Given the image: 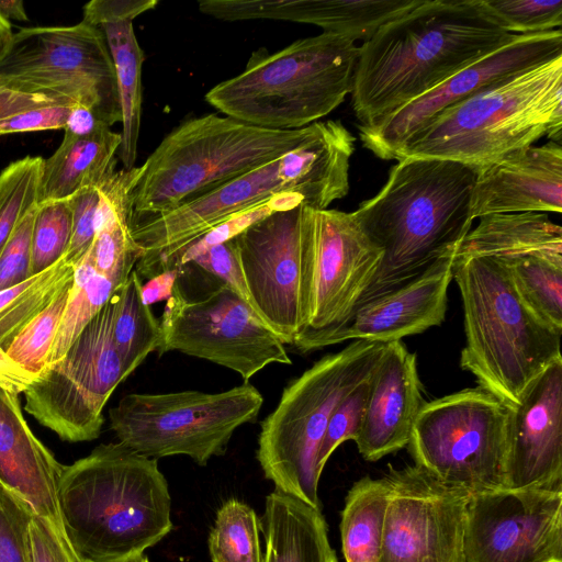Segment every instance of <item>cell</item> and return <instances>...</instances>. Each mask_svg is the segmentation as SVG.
Masks as SVG:
<instances>
[{"label": "cell", "mask_w": 562, "mask_h": 562, "mask_svg": "<svg viewBox=\"0 0 562 562\" xmlns=\"http://www.w3.org/2000/svg\"><path fill=\"white\" fill-rule=\"evenodd\" d=\"M517 37L476 0H423L359 46L351 106L372 126Z\"/></svg>", "instance_id": "cell-1"}, {"label": "cell", "mask_w": 562, "mask_h": 562, "mask_svg": "<svg viewBox=\"0 0 562 562\" xmlns=\"http://www.w3.org/2000/svg\"><path fill=\"white\" fill-rule=\"evenodd\" d=\"M477 172L462 162L425 157H404L392 166L381 190L352 212L383 251L356 307L456 256L474 221L471 202Z\"/></svg>", "instance_id": "cell-2"}, {"label": "cell", "mask_w": 562, "mask_h": 562, "mask_svg": "<svg viewBox=\"0 0 562 562\" xmlns=\"http://www.w3.org/2000/svg\"><path fill=\"white\" fill-rule=\"evenodd\" d=\"M356 137L339 120L319 121L316 133L292 151L179 207L132 226L143 250L140 277L176 268L180 254L229 216L271 196L295 193L305 206L325 210L349 191Z\"/></svg>", "instance_id": "cell-3"}, {"label": "cell", "mask_w": 562, "mask_h": 562, "mask_svg": "<svg viewBox=\"0 0 562 562\" xmlns=\"http://www.w3.org/2000/svg\"><path fill=\"white\" fill-rule=\"evenodd\" d=\"M66 533L86 562L144 554L172 529L168 482L156 459L101 443L64 465L57 490Z\"/></svg>", "instance_id": "cell-4"}, {"label": "cell", "mask_w": 562, "mask_h": 562, "mask_svg": "<svg viewBox=\"0 0 562 562\" xmlns=\"http://www.w3.org/2000/svg\"><path fill=\"white\" fill-rule=\"evenodd\" d=\"M452 279L463 306L461 368L508 407L518 405L537 376L562 359V329L529 308L495 258L454 257Z\"/></svg>", "instance_id": "cell-5"}, {"label": "cell", "mask_w": 562, "mask_h": 562, "mask_svg": "<svg viewBox=\"0 0 562 562\" xmlns=\"http://www.w3.org/2000/svg\"><path fill=\"white\" fill-rule=\"evenodd\" d=\"M561 131L562 55L501 79L445 109L395 160L438 158L481 169L543 136L560 143Z\"/></svg>", "instance_id": "cell-6"}, {"label": "cell", "mask_w": 562, "mask_h": 562, "mask_svg": "<svg viewBox=\"0 0 562 562\" xmlns=\"http://www.w3.org/2000/svg\"><path fill=\"white\" fill-rule=\"evenodd\" d=\"M318 126L319 121L299 130H269L217 114L180 123L140 166L132 193V226L278 159L310 139Z\"/></svg>", "instance_id": "cell-7"}, {"label": "cell", "mask_w": 562, "mask_h": 562, "mask_svg": "<svg viewBox=\"0 0 562 562\" xmlns=\"http://www.w3.org/2000/svg\"><path fill=\"white\" fill-rule=\"evenodd\" d=\"M356 42L331 33L300 38L273 53L254 52L245 69L214 86L205 101L235 120L299 130L337 109L351 92Z\"/></svg>", "instance_id": "cell-8"}, {"label": "cell", "mask_w": 562, "mask_h": 562, "mask_svg": "<svg viewBox=\"0 0 562 562\" xmlns=\"http://www.w3.org/2000/svg\"><path fill=\"white\" fill-rule=\"evenodd\" d=\"M385 346L352 340L284 387L261 422L256 453L276 490L321 508L317 456L327 424L339 402L373 372Z\"/></svg>", "instance_id": "cell-9"}, {"label": "cell", "mask_w": 562, "mask_h": 562, "mask_svg": "<svg viewBox=\"0 0 562 562\" xmlns=\"http://www.w3.org/2000/svg\"><path fill=\"white\" fill-rule=\"evenodd\" d=\"M263 404L249 382L218 393H131L110 408L119 442L151 459L188 456L200 465L223 456L236 429L254 422Z\"/></svg>", "instance_id": "cell-10"}, {"label": "cell", "mask_w": 562, "mask_h": 562, "mask_svg": "<svg viewBox=\"0 0 562 562\" xmlns=\"http://www.w3.org/2000/svg\"><path fill=\"white\" fill-rule=\"evenodd\" d=\"M0 88L88 106L109 127L122 122L115 71L104 34L83 21L13 33L0 59Z\"/></svg>", "instance_id": "cell-11"}, {"label": "cell", "mask_w": 562, "mask_h": 562, "mask_svg": "<svg viewBox=\"0 0 562 562\" xmlns=\"http://www.w3.org/2000/svg\"><path fill=\"white\" fill-rule=\"evenodd\" d=\"M509 414L480 386L424 403L407 446L415 465L471 494L503 488Z\"/></svg>", "instance_id": "cell-12"}, {"label": "cell", "mask_w": 562, "mask_h": 562, "mask_svg": "<svg viewBox=\"0 0 562 562\" xmlns=\"http://www.w3.org/2000/svg\"><path fill=\"white\" fill-rule=\"evenodd\" d=\"M112 323L111 297L63 358L47 366L23 393L26 412L61 440L97 439L106 402L130 375L113 342Z\"/></svg>", "instance_id": "cell-13"}, {"label": "cell", "mask_w": 562, "mask_h": 562, "mask_svg": "<svg viewBox=\"0 0 562 562\" xmlns=\"http://www.w3.org/2000/svg\"><path fill=\"white\" fill-rule=\"evenodd\" d=\"M159 326V356L180 351L233 370L245 382L271 363H292L282 340L220 280L198 297L186 296L177 280Z\"/></svg>", "instance_id": "cell-14"}, {"label": "cell", "mask_w": 562, "mask_h": 562, "mask_svg": "<svg viewBox=\"0 0 562 562\" xmlns=\"http://www.w3.org/2000/svg\"><path fill=\"white\" fill-rule=\"evenodd\" d=\"M308 258L307 327L292 346L301 353L345 323L372 281L383 251L361 229L352 212L302 206Z\"/></svg>", "instance_id": "cell-15"}, {"label": "cell", "mask_w": 562, "mask_h": 562, "mask_svg": "<svg viewBox=\"0 0 562 562\" xmlns=\"http://www.w3.org/2000/svg\"><path fill=\"white\" fill-rule=\"evenodd\" d=\"M302 206L276 212L233 238L254 312L293 346L307 327L308 258Z\"/></svg>", "instance_id": "cell-16"}, {"label": "cell", "mask_w": 562, "mask_h": 562, "mask_svg": "<svg viewBox=\"0 0 562 562\" xmlns=\"http://www.w3.org/2000/svg\"><path fill=\"white\" fill-rule=\"evenodd\" d=\"M390 496L379 562H465L471 493L417 465L390 467Z\"/></svg>", "instance_id": "cell-17"}, {"label": "cell", "mask_w": 562, "mask_h": 562, "mask_svg": "<svg viewBox=\"0 0 562 562\" xmlns=\"http://www.w3.org/2000/svg\"><path fill=\"white\" fill-rule=\"evenodd\" d=\"M465 562H562V488L470 495Z\"/></svg>", "instance_id": "cell-18"}, {"label": "cell", "mask_w": 562, "mask_h": 562, "mask_svg": "<svg viewBox=\"0 0 562 562\" xmlns=\"http://www.w3.org/2000/svg\"><path fill=\"white\" fill-rule=\"evenodd\" d=\"M561 55V29L517 35L379 123L359 125L361 143L380 159H396L404 146L445 109L501 79Z\"/></svg>", "instance_id": "cell-19"}, {"label": "cell", "mask_w": 562, "mask_h": 562, "mask_svg": "<svg viewBox=\"0 0 562 562\" xmlns=\"http://www.w3.org/2000/svg\"><path fill=\"white\" fill-rule=\"evenodd\" d=\"M509 408L503 488H562V359Z\"/></svg>", "instance_id": "cell-20"}, {"label": "cell", "mask_w": 562, "mask_h": 562, "mask_svg": "<svg viewBox=\"0 0 562 562\" xmlns=\"http://www.w3.org/2000/svg\"><path fill=\"white\" fill-rule=\"evenodd\" d=\"M454 257H448L409 283L356 307L318 349L346 340L390 344L445 321Z\"/></svg>", "instance_id": "cell-21"}, {"label": "cell", "mask_w": 562, "mask_h": 562, "mask_svg": "<svg viewBox=\"0 0 562 562\" xmlns=\"http://www.w3.org/2000/svg\"><path fill=\"white\" fill-rule=\"evenodd\" d=\"M472 216L562 211V147L549 140L515 150L479 169Z\"/></svg>", "instance_id": "cell-22"}, {"label": "cell", "mask_w": 562, "mask_h": 562, "mask_svg": "<svg viewBox=\"0 0 562 562\" xmlns=\"http://www.w3.org/2000/svg\"><path fill=\"white\" fill-rule=\"evenodd\" d=\"M423 0H202L199 11L226 22L273 20L318 26L353 42L370 40L384 24Z\"/></svg>", "instance_id": "cell-23"}, {"label": "cell", "mask_w": 562, "mask_h": 562, "mask_svg": "<svg viewBox=\"0 0 562 562\" xmlns=\"http://www.w3.org/2000/svg\"><path fill=\"white\" fill-rule=\"evenodd\" d=\"M424 405L416 356L402 340L386 344L370 379L363 423L355 440L367 461L407 447Z\"/></svg>", "instance_id": "cell-24"}, {"label": "cell", "mask_w": 562, "mask_h": 562, "mask_svg": "<svg viewBox=\"0 0 562 562\" xmlns=\"http://www.w3.org/2000/svg\"><path fill=\"white\" fill-rule=\"evenodd\" d=\"M63 469L30 429L19 395L0 387V483L66 531L57 499Z\"/></svg>", "instance_id": "cell-25"}, {"label": "cell", "mask_w": 562, "mask_h": 562, "mask_svg": "<svg viewBox=\"0 0 562 562\" xmlns=\"http://www.w3.org/2000/svg\"><path fill=\"white\" fill-rule=\"evenodd\" d=\"M472 256L492 257L505 265L529 258L562 263V228L546 213L484 215L456 254V258Z\"/></svg>", "instance_id": "cell-26"}, {"label": "cell", "mask_w": 562, "mask_h": 562, "mask_svg": "<svg viewBox=\"0 0 562 562\" xmlns=\"http://www.w3.org/2000/svg\"><path fill=\"white\" fill-rule=\"evenodd\" d=\"M140 167L114 171L99 187L95 235L86 254L94 270L119 289L143 257L132 236V193Z\"/></svg>", "instance_id": "cell-27"}, {"label": "cell", "mask_w": 562, "mask_h": 562, "mask_svg": "<svg viewBox=\"0 0 562 562\" xmlns=\"http://www.w3.org/2000/svg\"><path fill=\"white\" fill-rule=\"evenodd\" d=\"M262 562H338L321 508L278 490L266 498L260 519Z\"/></svg>", "instance_id": "cell-28"}, {"label": "cell", "mask_w": 562, "mask_h": 562, "mask_svg": "<svg viewBox=\"0 0 562 562\" xmlns=\"http://www.w3.org/2000/svg\"><path fill=\"white\" fill-rule=\"evenodd\" d=\"M121 133L103 127L88 136L64 135L55 153L43 159L38 203L66 200L80 189L100 187L114 171Z\"/></svg>", "instance_id": "cell-29"}, {"label": "cell", "mask_w": 562, "mask_h": 562, "mask_svg": "<svg viewBox=\"0 0 562 562\" xmlns=\"http://www.w3.org/2000/svg\"><path fill=\"white\" fill-rule=\"evenodd\" d=\"M132 18L102 23L113 61L122 114L119 158L124 169L135 167L142 117V66L145 59L133 27Z\"/></svg>", "instance_id": "cell-30"}, {"label": "cell", "mask_w": 562, "mask_h": 562, "mask_svg": "<svg viewBox=\"0 0 562 562\" xmlns=\"http://www.w3.org/2000/svg\"><path fill=\"white\" fill-rule=\"evenodd\" d=\"M390 481L364 476L349 490L341 512V549L346 562H379Z\"/></svg>", "instance_id": "cell-31"}, {"label": "cell", "mask_w": 562, "mask_h": 562, "mask_svg": "<svg viewBox=\"0 0 562 562\" xmlns=\"http://www.w3.org/2000/svg\"><path fill=\"white\" fill-rule=\"evenodd\" d=\"M142 285L140 277L133 270L112 295V338L130 374L156 351L160 338L159 321L143 303Z\"/></svg>", "instance_id": "cell-32"}, {"label": "cell", "mask_w": 562, "mask_h": 562, "mask_svg": "<svg viewBox=\"0 0 562 562\" xmlns=\"http://www.w3.org/2000/svg\"><path fill=\"white\" fill-rule=\"evenodd\" d=\"M75 267L64 257L45 271L0 291V347L15 336L74 281Z\"/></svg>", "instance_id": "cell-33"}, {"label": "cell", "mask_w": 562, "mask_h": 562, "mask_svg": "<svg viewBox=\"0 0 562 562\" xmlns=\"http://www.w3.org/2000/svg\"><path fill=\"white\" fill-rule=\"evenodd\" d=\"M116 290L112 281L94 270L87 255L75 266L74 281L47 366L63 358Z\"/></svg>", "instance_id": "cell-34"}, {"label": "cell", "mask_w": 562, "mask_h": 562, "mask_svg": "<svg viewBox=\"0 0 562 562\" xmlns=\"http://www.w3.org/2000/svg\"><path fill=\"white\" fill-rule=\"evenodd\" d=\"M260 519L246 503L226 501L217 510L207 544L213 562H262Z\"/></svg>", "instance_id": "cell-35"}, {"label": "cell", "mask_w": 562, "mask_h": 562, "mask_svg": "<svg viewBox=\"0 0 562 562\" xmlns=\"http://www.w3.org/2000/svg\"><path fill=\"white\" fill-rule=\"evenodd\" d=\"M505 266L529 308L549 325L562 329V263L529 258Z\"/></svg>", "instance_id": "cell-36"}, {"label": "cell", "mask_w": 562, "mask_h": 562, "mask_svg": "<svg viewBox=\"0 0 562 562\" xmlns=\"http://www.w3.org/2000/svg\"><path fill=\"white\" fill-rule=\"evenodd\" d=\"M43 159L25 156L0 172V255L19 225L38 204Z\"/></svg>", "instance_id": "cell-37"}, {"label": "cell", "mask_w": 562, "mask_h": 562, "mask_svg": "<svg viewBox=\"0 0 562 562\" xmlns=\"http://www.w3.org/2000/svg\"><path fill=\"white\" fill-rule=\"evenodd\" d=\"M72 214L68 200L38 203L32 228V276L63 259L71 238Z\"/></svg>", "instance_id": "cell-38"}, {"label": "cell", "mask_w": 562, "mask_h": 562, "mask_svg": "<svg viewBox=\"0 0 562 562\" xmlns=\"http://www.w3.org/2000/svg\"><path fill=\"white\" fill-rule=\"evenodd\" d=\"M71 284L32 319L11 341L7 353L29 372L38 375L46 367Z\"/></svg>", "instance_id": "cell-39"}, {"label": "cell", "mask_w": 562, "mask_h": 562, "mask_svg": "<svg viewBox=\"0 0 562 562\" xmlns=\"http://www.w3.org/2000/svg\"><path fill=\"white\" fill-rule=\"evenodd\" d=\"M482 12L507 33H544L561 29V0H476Z\"/></svg>", "instance_id": "cell-40"}, {"label": "cell", "mask_w": 562, "mask_h": 562, "mask_svg": "<svg viewBox=\"0 0 562 562\" xmlns=\"http://www.w3.org/2000/svg\"><path fill=\"white\" fill-rule=\"evenodd\" d=\"M297 206H305L302 196L295 193H283L271 196L260 203L251 205L226 218L200 238L190 244L178 257L176 268H183L190 265L198 256L209 248L226 243L252 224L280 211L291 210Z\"/></svg>", "instance_id": "cell-41"}, {"label": "cell", "mask_w": 562, "mask_h": 562, "mask_svg": "<svg viewBox=\"0 0 562 562\" xmlns=\"http://www.w3.org/2000/svg\"><path fill=\"white\" fill-rule=\"evenodd\" d=\"M371 374L356 385L333 412L317 456V470L321 474L338 446L357 439L366 414Z\"/></svg>", "instance_id": "cell-42"}, {"label": "cell", "mask_w": 562, "mask_h": 562, "mask_svg": "<svg viewBox=\"0 0 562 562\" xmlns=\"http://www.w3.org/2000/svg\"><path fill=\"white\" fill-rule=\"evenodd\" d=\"M36 513L0 483V562H30L29 527Z\"/></svg>", "instance_id": "cell-43"}, {"label": "cell", "mask_w": 562, "mask_h": 562, "mask_svg": "<svg viewBox=\"0 0 562 562\" xmlns=\"http://www.w3.org/2000/svg\"><path fill=\"white\" fill-rule=\"evenodd\" d=\"M72 214L71 238L65 258L74 267L90 249L100 204L99 187L80 189L67 199Z\"/></svg>", "instance_id": "cell-44"}, {"label": "cell", "mask_w": 562, "mask_h": 562, "mask_svg": "<svg viewBox=\"0 0 562 562\" xmlns=\"http://www.w3.org/2000/svg\"><path fill=\"white\" fill-rule=\"evenodd\" d=\"M30 562H86L72 547L66 531L35 514L29 527Z\"/></svg>", "instance_id": "cell-45"}, {"label": "cell", "mask_w": 562, "mask_h": 562, "mask_svg": "<svg viewBox=\"0 0 562 562\" xmlns=\"http://www.w3.org/2000/svg\"><path fill=\"white\" fill-rule=\"evenodd\" d=\"M34 212L24 218L0 255V291L32 277V228Z\"/></svg>", "instance_id": "cell-46"}, {"label": "cell", "mask_w": 562, "mask_h": 562, "mask_svg": "<svg viewBox=\"0 0 562 562\" xmlns=\"http://www.w3.org/2000/svg\"><path fill=\"white\" fill-rule=\"evenodd\" d=\"M190 265L198 266V268L222 281L251 307L233 239L209 248Z\"/></svg>", "instance_id": "cell-47"}, {"label": "cell", "mask_w": 562, "mask_h": 562, "mask_svg": "<svg viewBox=\"0 0 562 562\" xmlns=\"http://www.w3.org/2000/svg\"><path fill=\"white\" fill-rule=\"evenodd\" d=\"M72 106L54 104L21 112L0 121V135L64 130Z\"/></svg>", "instance_id": "cell-48"}, {"label": "cell", "mask_w": 562, "mask_h": 562, "mask_svg": "<svg viewBox=\"0 0 562 562\" xmlns=\"http://www.w3.org/2000/svg\"><path fill=\"white\" fill-rule=\"evenodd\" d=\"M157 0H92L85 4L82 21L99 26L104 22L132 18L155 9Z\"/></svg>", "instance_id": "cell-49"}, {"label": "cell", "mask_w": 562, "mask_h": 562, "mask_svg": "<svg viewBox=\"0 0 562 562\" xmlns=\"http://www.w3.org/2000/svg\"><path fill=\"white\" fill-rule=\"evenodd\" d=\"M54 104L76 105L75 103L47 95L0 88V121L31 109Z\"/></svg>", "instance_id": "cell-50"}, {"label": "cell", "mask_w": 562, "mask_h": 562, "mask_svg": "<svg viewBox=\"0 0 562 562\" xmlns=\"http://www.w3.org/2000/svg\"><path fill=\"white\" fill-rule=\"evenodd\" d=\"M36 378L37 375L22 368L0 347V387L20 395L29 389Z\"/></svg>", "instance_id": "cell-51"}, {"label": "cell", "mask_w": 562, "mask_h": 562, "mask_svg": "<svg viewBox=\"0 0 562 562\" xmlns=\"http://www.w3.org/2000/svg\"><path fill=\"white\" fill-rule=\"evenodd\" d=\"M182 268H172L165 270L142 285V300L145 305L158 303L168 300L172 293L177 280L180 277Z\"/></svg>", "instance_id": "cell-52"}, {"label": "cell", "mask_w": 562, "mask_h": 562, "mask_svg": "<svg viewBox=\"0 0 562 562\" xmlns=\"http://www.w3.org/2000/svg\"><path fill=\"white\" fill-rule=\"evenodd\" d=\"M103 127L109 126L99 119L93 110L76 104L70 110L64 131L67 135L81 137L88 136Z\"/></svg>", "instance_id": "cell-53"}, {"label": "cell", "mask_w": 562, "mask_h": 562, "mask_svg": "<svg viewBox=\"0 0 562 562\" xmlns=\"http://www.w3.org/2000/svg\"><path fill=\"white\" fill-rule=\"evenodd\" d=\"M0 15L5 20L29 21L22 0H0Z\"/></svg>", "instance_id": "cell-54"}, {"label": "cell", "mask_w": 562, "mask_h": 562, "mask_svg": "<svg viewBox=\"0 0 562 562\" xmlns=\"http://www.w3.org/2000/svg\"><path fill=\"white\" fill-rule=\"evenodd\" d=\"M12 36L13 32L11 22L0 15V59L7 53L11 44Z\"/></svg>", "instance_id": "cell-55"}, {"label": "cell", "mask_w": 562, "mask_h": 562, "mask_svg": "<svg viewBox=\"0 0 562 562\" xmlns=\"http://www.w3.org/2000/svg\"><path fill=\"white\" fill-rule=\"evenodd\" d=\"M123 562H148V558L146 555L142 554V555H137V557L127 559Z\"/></svg>", "instance_id": "cell-56"}]
</instances>
